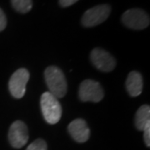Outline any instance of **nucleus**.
Here are the masks:
<instances>
[{
  "label": "nucleus",
  "mask_w": 150,
  "mask_h": 150,
  "mask_svg": "<svg viewBox=\"0 0 150 150\" xmlns=\"http://www.w3.org/2000/svg\"><path fill=\"white\" fill-rule=\"evenodd\" d=\"M44 77L49 93L57 98L64 96L67 93V81L62 70L55 66H49L44 72Z\"/></svg>",
  "instance_id": "1"
},
{
  "label": "nucleus",
  "mask_w": 150,
  "mask_h": 150,
  "mask_svg": "<svg viewBox=\"0 0 150 150\" xmlns=\"http://www.w3.org/2000/svg\"><path fill=\"white\" fill-rule=\"evenodd\" d=\"M41 109L43 118L50 124L59 122L62 116V108L58 98L51 93L45 92L41 97Z\"/></svg>",
  "instance_id": "2"
},
{
  "label": "nucleus",
  "mask_w": 150,
  "mask_h": 150,
  "mask_svg": "<svg viewBox=\"0 0 150 150\" xmlns=\"http://www.w3.org/2000/svg\"><path fill=\"white\" fill-rule=\"evenodd\" d=\"M123 23L129 28L134 30L144 29L149 25V16L145 11L139 8L129 9L122 16Z\"/></svg>",
  "instance_id": "3"
},
{
  "label": "nucleus",
  "mask_w": 150,
  "mask_h": 150,
  "mask_svg": "<svg viewBox=\"0 0 150 150\" xmlns=\"http://www.w3.org/2000/svg\"><path fill=\"white\" fill-rule=\"evenodd\" d=\"M104 96L102 87L96 81L86 79L79 86V97L83 102L98 103Z\"/></svg>",
  "instance_id": "4"
},
{
  "label": "nucleus",
  "mask_w": 150,
  "mask_h": 150,
  "mask_svg": "<svg viewBox=\"0 0 150 150\" xmlns=\"http://www.w3.org/2000/svg\"><path fill=\"white\" fill-rule=\"evenodd\" d=\"M111 12V7L107 4L98 5L87 10L82 18V24L87 28L94 27L107 19Z\"/></svg>",
  "instance_id": "5"
},
{
  "label": "nucleus",
  "mask_w": 150,
  "mask_h": 150,
  "mask_svg": "<svg viewBox=\"0 0 150 150\" xmlns=\"http://www.w3.org/2000/svg\"><path fill=\"white\" fill-rule=\"evenodd\" d=\"M29 79V73L25 69H19L11 76L8 88L11 94L16 98H21L25 94L26 84Z\"/></svg>",
  "instance_id": "6"
},
{
  "label": "nucleus",
  "mask_w": 150,
  "mask_h": 150,
  "mask_svg": "<svg viewBox=\"0 0 150 150\" xmlns=\"http://www.w3.org/2000/svg\"><path fill=\"white\" fill-rule=\"evenodd\" d=\"M8 139L10 144L15 149L23 147L28 140V132L26 124L20 120L12 123L8 131Z\"/></svg>",
  "instance_id": "7"
},
{
  "label": "nucleus",
  "mask_w": 150,
  "mask_h": 150,
  "mask_svg": "<svg viewBox=\"0 0 150 150\" xmlns=\"http://www.w3.org/2000/svg\"><path fill=\"white\" fill-rule=\"evenodd\" d=\"M90 59L93 64L103 72H110L116 66L114 58L102 48H94L91 52Z\"/></svg>",
  "instance_id": "8"
},
{
  "label": "nucleus",
  "mask_w": 150,
  "mask_h": 150,
  "mask_svg": "<svg viewBox=\"0 0 150 150\" xmlns=\"http://www.w3.org/2000/svg\"><path fill=\"white\" fill-rule=\"evenodd\" d=\"M68 130L72 138L79 143H84L90 136V130L87 123L81 118L72 121L68 127Z\"/></svg>",
  "instance_id": "9"
},
{
  "label": "nucleus",
  "mask_w": 150,
  "mask_h": 150,
  "mask_svg": "<svg viewBox=\"0 0 150 150\" xmlns=\"http://www.w3.org/2000/svg\"><path fill=\"white\" fill-rule=\"evenodd\" d=\"M126 88L130 96L137 97L143 90V78L137 71H132L126 80Z\"/></svg>",
  "instance_id": "10"
},
{
  "label": "nucleus",
  "mask_w": 150,
  "mask_h": 150,
  "mask_svg": "<svg viewBox=\"0 0 150 150\" xmlns=\"http://www.w3.org/2000/svg\"><path fill=\"white\" fill-rule=\"evenodd\" d=\"M150 123V107L143 105L138 109L135 115V125L137 129L143 131L145 126Z\"/></svg>",
  "instance_id": "11"
},
{
  "label": "nucleus",
  "mask_w": 150,
  "mask_h": 150,
  "mask_svg": "<svg viewBox=\"0 0 150 150\" xmlns=\"http://www.w3.org/2000/svg\"><path fill=\"white\" fill-rule=\"evenodd\" d=\"M11 3L13 8L21 13H27L33 6L32 0H11Z\"/></svg>",
  "instance_id": "12"
},
{
  "label": "nucleus",
  "mask_w": 150,
  "mask_h": 150,
  "mask_svg": "<svg viewBox=\"0 0 150 150\" xmlns=\"http://www.w3.org/2000/svg\"><path fill=\"white\" fill-rule=\"evenodd\" d=\"M26 150H47V144L43 139H37L33 141Z\"/></svg>",
  "instance_id": "13"
},
{
  "label": "nucleus",
  "mask_w": 150,
  "mask_h": 150,
  "mask_svg": "<svg viewBox=\"0 0 150 150\" xmlns=\"http://www.w3.org/2000/svg\"><path fill=\"white\" fill-rule=\"evenodd\" d=\"M144 142H145V144L147 145L148 147H149L150 146V123H148L146 126H145V128L144 129Z\"/></svg>",
  "instance_id": "14"
},
{
  "label": "nucleus",
  "mask_w": 150,
  "mask_h": 150,
  "mask_svg": "<svg viewBox=\"0 0 150 150\" xmlns=\"http://www.w3.org/2000/svg\"><path fill=\"white\" fill-rule=\"evenodd\" d=\"M7 25V18L4 11L0 8V32L3 31Z\"/></svg>",
  "instance_id": "15"
},
{
  "label": "nucleus",
  "mask_w": 150,
  "mask_h": 150,
  "mask_svg": "<svg viewBox=\"0 0 150 150\" xmlns=\"http://www.w3.org/2000/svg\"><path fill=\"white\" fill-rule=\"evenodd\" d=\"M79 0H59V4L62 7H69V6L73 5L76 2H78Z\"/></svg>",
  "instance_id": "16"
}]
</instances>
